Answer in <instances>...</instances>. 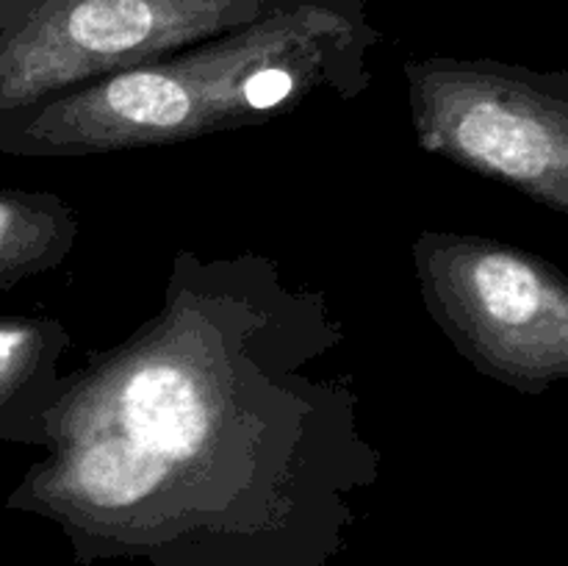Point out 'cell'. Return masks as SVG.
<instances>
[{
    "instance_id": "obj_1",
    "label": "cell",
    "mask_w": 568,
    "mask_h": 566,
    "mask_svg": "<svg viewBox=\"0 0 568 566\" xmlns=\"http://www.w3.org/2000/svg\"><path fill=\"white\" fill-rule=\"evenodd\" d=\"M325 289L261 253L178 250L161 303L87 353L44 455L6 505L53 522L81 564L325 566L381 477Z\"/></svg>"
},
{
    "instance_id": "obj_2",
    "label": "cell",
    "mask_w": 568,
    "mask_h": 566,
    "mask_svg": "<svg viewBox=\"0 0 568 566\" xmlns=\"http://www.w3.org/2000/svg\"><path fill=\"white\" fill-rule=\"evenodd\" d=\"M366 0H300L0 122V155L87 159L264 128L369 92Z\"/></svg>"
},
{
    "instance_id": "obj_3",
    "label": "cell",
    "mask_w": 568,
    "mask_h": 566,
    "mask_svg": "<svg viewBox=\"0 0 568 566\" xmlns=\"http://www.w3.org/2000/svg\"><path fill=\"white\" fill-rule=\"evenodd\" d=\"M425 311L480 375L519 394L568 381V275L494 236L419 231L410 242Z\"/></svg>"
},
{
    "instance_id": "obj_4",
    "label": "cell",
    "mask_w": 568,
    "mask_h": 566,
    "mask_svg": "<svg viewBox=\"0 0 568 566\" xmlns=\"http://www.w3.org/2000/svg\"><path fill=\"white\" fill-rule=\"evenodd\" d=\"M403 72L427 155L568 216V72L460 55L408 59Z\"/></svg>"
},
{
    "instance_id": "obj_5",
    "label": "cell",
    "mask_w": 568,
    "mask_h": 566,
    "mask_svg": "<svg viewBox=\"0 0 568 566\" xmlns=\"http://www.w3.org/2000/svg\"><path fill=\"white\" fill-rule=\"evenodd\" d=\"M300 0H0V122Z\"/></svg>"
},
{
    "instance_id": "obj_6",
    "label": "cell",
    "mask_w": 568,
    "mask_h": 566,
    "mask_svg": "<svg viewBox=\"0 0 568 566\" xmlns=\"http://www.w3.org/2000/svg\"><path fill=\"white\" fill-rule=\"evenodd\" d=\"M72 333L48 314H0V442L44 447Z\"/></svg>"
},
{
    "instance_id": "obj_7",
    "label": "cell",
    "mask_w": 568,
    "mask_h": 566,
    "mask_svg": "<svg viewBox=\"0 0 568 566\" xmlns=\"http://www.w3.org/2000/svg\"><path fill=\"white\" fill-rule=\"evenodd\" d=\"M78 236L81 222L61 194L0 186V292L59 270Z\"/></svg>"
}]
</instances>
